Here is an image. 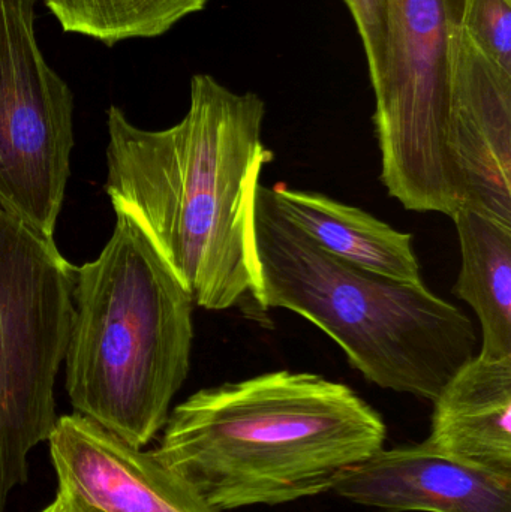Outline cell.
<instances>
[{
	"label": "cell",
	"instance_id": "cell-1",
	"mask_svg": "<svg viewBox=\"0 0 511 512\" xmlns=\"http://www.w3.org/2000/svg\"><path fill=\"white\" fill-rule=\"evenodd\" d=\"M266 104L209 74L191 80L186 116L164 131L107 113V182L128 216L206 310L257 306L252 243L255 188L272 162L263 141Z\"/></svg>",
	"mask_w": 511,
	"mask_h": 512
},
{
	"label": "cell",
	"instance_id": "cell-2",
	"mask_svg": "<svg viewBox=\"0 0 511 512\" xmlns=\"http://www.w3.org/2000/svg\"><path fill=\"white\" fill-rule=\"evenodd\" d=\"M164 430L155 456L219 512L332 490L386 441L381 415L348 385L290 370L203 388Z\"/></svg>",
	"mask_w": 511,
	"mask_h": 512
},
{
	"label": "cell",
	"instance_id": "cell-3",
	"mask_svg": "<svg viewBox=\"0 0 511 512\" xmlns=\"http://www.w3.org/2000/svg\"><path fill=\"white\" fill-rule=\"evenodd\" d=\"M252 243L260 313L287 309L341 346L384 390L432 400L479 354L468 316L423 283H405L327 254L285 219L258 183Z\"/></svg>",
	"mask_w": 511,
	"mask_h": 512
},
{
	"label": "cell",
	"instance_id": "cell-4",
	"mask_svg": "<svg viewBox=\"0 0 511 512\" xmlns=\"http://www.w3.org/2000/svg\"><path fill=\"white\" fill-rule=\"evenodd\" d=\"M116 218L98 258L75 268L65 387L75 412L143 448L188 378L194 300L140 228Z\"/></svg>",
	"mask_w": 511,
	"mask_h": 512
},
{
	"label": "cell",
	"instance_id": "cell-5",
	"mask_svg": "<svg viewBox=\"0 0 511 512\" xmlns=\"http://www.w3.org/2000/svg\"><path fill=\"white\" fill-rule=\"evenodd\" d=\"M465 0H386L389 50L375 95L381 182L411 212L453 218L464 191L450 150V78Z\"/></svg>",
	"mask_w": 511,
	"mask_h": 512
},
{
	"label": "cell",
	"instance_id": "cell-6",
	"mask_svg": "<svg viewBox=\"0 0 511 512\" xmlns=\"http://www.w3.org/2000/svg\"><path fill=\"white\" fill-rule=\"evenodd\" d=\"M75 268L0 207V512L56 426L54 384L74 316Z\"/></svg>",
	"mask_w": 511,
	"mask_h": 512
},
{
	"label": "cell",
	"instance_id": "cell-7",
	"mask_svg": "<svg viewBox=\"0 0 511 512\" xmlns=\"http://www.w3.org/2000/svg\"><path fill=\"white\" fill-rule=\"evenodd\" d=\"M35 0H0V207L53 239L74 149V95L35 35Z\"/></svg>",
	"mask_w": 511,
	"mask_h": 512
},
{
	"label": "cell",
	"instance_id": "cell-8",
	"mask_svg": "<svg viewBox=\"0 0 511 512\" xmlns=\"http://www.w3.org/2000/svg\"><path fill=\"white\" fill-rule=\"evenodd\" d=\"M48 442L60 512H219L153 451L78 412L57 418Z\"/></svg>",
	"mask_w": 511,
	"mask_h": 512
},
{
	"label": "cell",
	"instance_id": "cell-9",
	"mask_svg": "<svg viewBox=\"0 0 511 512\" xmlns=\"http://www.w3.org/2000/svg\"><path fill=\"white\" fill-rule=\"evenodd\" d=\"M450 150L462 207L511 225V75L489 62L462 27L452 51Z\"/></svg>",
	"mask_w": 511,
	"mask_h": 512
},
{
	"label": "cell",
	"instance_id": "cell-10",
	"mask_svg": "<svg viewBox=\"0 0 511 512\" xmlns=\"http://www.w3.org/2000/svg\"><path fill=\"white\" fill-rule=\"evenodd\" d=\"M332 490L390 512H511V478L452 459L426 441L383 448L342 472Z\"/></svg>",
	"mask_w": 511,
	"mask_h": 512
},
{
	"label": "cell",
	"instance_id": "cell-11",
	"mask_svg": "<svg viewBox=\"0 0 511 512\" xmlns=\"http://www.w3.org/2000/svg\"><path fill=\"white\" fill-rule=\"evenodd\" d=\"M429 445L498 477L511 478V357L479 355L434 399Z\"/></svg>",
	"mask_w": 511,
	"mask_h": 512
},
{
	"label": "cell",
	"instance_id": "cell-12",
	"mask_svg": "<svg viewBox=\"0 0 511 512\" xmlns=\"http://www.w3.org/2000/svg\"><path fill=\"white\" fill-rule=\"evenodd\" d=\"M270 189L285 219L327 254L398 282L423 283L411 234L318 192L285 183Z\"/></svg>",
	"mask_w": 511,
	"mask_h": 512
},
{
	"label": "cell",
	"instance_id": "cell-13",
	"mask_svg": "<svg viewBox=\"0 0 511 512\" xmlns=\"http://www.w3.org/2000/svg\"><path fill=\"white\" fill-rule=\"evenodd\" d=\"M461 271L453 294L470 304L482 328L479 357H511V225L461 207L453 215Z\"/></svg>",
	"mask_w": 511,
	"mask_h": 512
},
{
	"label": "cell",
	"instance_id": "cell-14",
	"mask_svg": "<svg viewBox=\"0 0 511 512\" xmlns=\"http://www.w3.org/2000/svg\"><path fill=\"white\" fill-rule=\"evenodd\" d=\"M65 32L114 45L156 38L180 20L203 11L207 0H42Z\"/></svg>",
	"mask_w": 511,
	"mask_h": 512
},
{
	"label": "cell",
	"instance_id": "cell-15",
	"mask_svg": "<svg viewBox=\"0 0 511 512\" xmlns=\"http://www.w3.org/2000/svg\"><path fill=\"white\" fill-rule=\"evenodd\" d=\"M461 27L489 62L511 75V0H465Z\"/></svg>",
	"mask_w": 511,
	"mask_h": 512
},
{
	"label": "cell",
	"instance_id": "cell-16",
	"mask_svg": "<svg viewBox=\"0 0 511 512\" xmlns=\"http://www.w3.org/2000/svg\"><path fill=\"white\" fill-rule=\"evenodd\" d=\"M350 11L368 62L372 90H377L383 81L389 50L386 0H342Z\"/></svg>",
	"mask_w": 511,
	"mask_h": 512
},
{
	"label": "cell",
	"instance_id": "cell-17",
	"mask_svg": "<svg viewBox=\"0 0 511 512\" xmlns=\"http://www.w3.org/2000/svg\"><path fill=\"white\" fill-rule=\"evenodd\" d=\"M41 512H60L59 502L54 501L53 504L48 505V507Z\"/></svg>",
	"mask_w": 511,
	"mask_h": 512
}]
</instances>
